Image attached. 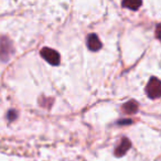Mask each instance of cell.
Masks as SVG:
<instances>
[{
  "label": "cell",
  "instance_id": "8992f818",
  "mask_svg": "<svg viewBox=\"0 0 161 161\" xmlns=\"http://www.w3.org/2000/svg\"><path fill=\"white\" fill-rule=\"evenodd\" d=\"M123 6L124 7H127L128 9L137 10L141 6V3H139V1H124Z\"/></svg>",
  "mask_w": 161,
  "mask_h": 161
},
{
  "label": "cell",
  "instance_id": "52a82bcc",
  "mask_svg": "<svg viewBox=\"0 0 161 161\" xmlns=\"http://www.w3.org/2000/svg\"><path fill=\"white\" fill-rule=\"evenodd\" d=\"M156 36H157V38H158L159 40H161V23H160V25H158V27H157Z\"/></svg>",
  "mask_w": 161,
  "mask_h": 161
},
{
  "label": "cell",
  "instance_id": "7a4b0ae2",
  "mask_svg": "<svg viewBox=\"0 0 161 161\" xmlns=\"http://www.w3.org/2000/svg\"><path fill=\"white\" fill-rule=\"evenodd\" d=\"M41 56L52 65H58L60 63V54L49 47H44L41 50Z\"/></svg>",
  "mask_w": 161,
  "mask_h": 161
},
{
  "label": "cell",
  "instance_id": "6da1fadb",
  "mask_svg": "<svg viewBox=\"0 0 161 161\" xmlns=\"http://www.w3.org/2000/svg\"><path fill=\"white\" fill-rule=\"evenodd\" d=\"M146 93L148 97L152 99H156L161 97V80L157 77H151L149 80L146 87Z\"/></svg>",
  "mask_w": 161,
  "mask_h": 161
},
{
  "label": "cell",
  "instance_id": "5b68a950",
  "mask_svg": "<svg viewBox=\"0 0 161 161\" xmlns=\"http://www.w3.org/2000/svg\"><path fill=\"white\" fill-rule=\"evenodd\" d=\"M137 109H138V105H137V103L134 101L129 102V103L124 105V110L127 112L128 114H132V113L137 112Z\"/></svg>",
  "mask_w": 161,
  "mask_h": 161
},
{
  "label": "cell",
  "instance_id": "3957f363",
  "mask_svg": "<svg viewBox=\"0 0 161 161\" xmlns=\"http://www.w3.org/2000/svg\"><path fill=\"white\" fill-rule=\"evenodd\" d=\"M87 47L91 51H98L102 47V42L96 34H90L87 36Z\"/></svg>",
  "mask_w": 161,
  "mask_h": 161
},
{
  "label": "cell",
  "instance_id": "277c9868",
  "mask_svg": "<svg viewBox=\"0 0 161 161\" xmlns=\"http://www.w3.org/2000/svg\"><path fill=\"white\" fill-rule=\"evenodd\" d=\"M129 148H130L129 140H128V139H124V140L121 141L120 145H119V147H117L116 154H117V156H123V154L125 153V152L127 151Z\"/></svg>",
  "mask_w": 161,
  "mask_h": 161
}]
</instances>
